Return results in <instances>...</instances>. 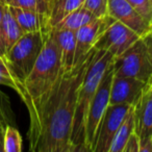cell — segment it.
I'll return each instance as SVG.
<instances>
[{"instance_id":"1","label":"cell","mask_w":152,"mask_h":152,"mask_svg":"<svg viewBox=\"0 0 152 152\" xmlns=\"http://www.w3.org/2000/svg\"><path fill=\"white\" fill-rule=\"evenodd\" d=\"M94 53L95 48L83 65L58 77L37 120L28 128L31 152H73L71 132L77 92Z\"/></svg>"},{"instance_id":"2","label":"cell","mask_w":152,"mask_h":152,"mask_svg":"<svg viewBox=\"0 0 152 152\" xmlns=\"http://www.w3.org/2000/svg\"><path fill=\"white\" fill-rule=\"evenodd\" d=\"M61 56L53 29L45 34L41 53L30 73L22 83L20 98L29 114V125L37 120L43 105L63 74Z\"/></svg>"},{"instance_id":"3","label":"cell","mask_w":152,"mask_h":152,"mask_svg":"<svg viewBox=\"0 0 152 152\" xmlns=\"http://www.w3.org/2000/svg\"><path fill=\"white\" fill-rule=\"evenodd\" d=\"M114 61L110 53L96 50L77 92L71 132L73 152H86V124L89 108L106 69Z\"/></svg>"},{"instance_id":"4","label":"cell","mask_w":152,"mask_h":152,"mask_svg":"<svg viewBox=\"0 0 152 152\" xmlns=\"http://www.w3.org/2000/svg\"><path fill=\"white\" fill-rule=\"evenodd\" d=\"M115 75L128 76L148 83L152 79V31L139 38L126 51L114 57Z\"/></svg>"},{"instance_id":"5","label":"cell","mask_w":152,"mask_h":152,"mask_svg":"<svg viewBox=\"0 0 152 152\" xmlns=\"http://www.w3.org/2000/svg\"><path fill=\"white\" fill-rule=\"evenodd\" d=\"M44 41L45 36L42 31L24 34L7 53V61L21 86L34 68Z\"/></svg>"},{"instance_id":"6","label":"cell","mask_w":152,"mask_h":152,"mask_svg":"<svg viewBox=\"0 0 152 152\" xmlns=\"http://www.w3.org/2000/svg\"><path fill=\"white\" fill-rule=\"evenodd\" d=\"M113 75L114 71L112 63L106 69L89 108L86 124V152H94L98 129L106 108L110 104V92Z\"/></svg>"},{"instance_id":"7","label":"cell","mask_w":152,"mask_h":152,"mask_svg":"<svg viewBox=\"0 0 152 152\" xmlns=\"http://www.w3.org/2000/svg\"><path fill=\"white\" fill-rule=\"evenodd\" d=\"M141 37L121 22L115 20L94 44L96 50L110 53L114 57L126 51Z\"/></svg>"},{"instance_id":"8","label":"cell","mask_w":152,"mask_h":152,"mask_svg":"<svg viewBox=\"0 0 152 152\" xmlns=\"http://www.w3.org/2000/svg\"><path fill=\"white\" fill-rule=\"evenodd\" d=\"M114 21V18H112L110 15H106L101 18H96L75 31L76 48L73 68L79 67L87 61L92 49L94 48L96 41L105 30V28Z\"/></svg>"},{"instance_id":"9","label":"cell","mask_w":152,"mask_h":152,"mask_svg":"<svg viewBox=\"0 0 152 152\" xmlns=\"http://www.w3.org/2000/svg\"><path fill=\"white\" fill-rule=\"evenodd\" d=\"M131 106L128 104H108L98 129L94 152H108L113 139Z\"/></svg>"},{"instance_id":"10","label":"cell","mask_w":152,"mask_h":152,"mask_svg":"<svg viewBox=\"0 0 152 152\" xmlns=\"http://www.w3.org/2000/svg\"><path fill=\"white\" fill-rule=\"evenodd\" d=\"M134 132L140 142L152 137V79L146 83L139 99L133 104Z\"/></svg>"},{"instance_id":"11","label":"cell","mask_w":152,"mask_h":152,"mask_svg":"<svg viewBox=\"0 0 152 152\" xmlns=\"http://www.w3.org/2000/svg\"><path fill=\"white\" fill-rule=\"evenodd\" d=\"M107 15L144 37L152 31V27L126 0H107Z\"/></svg>"},{"instance_id":"12","label":"cell","mask_w":152,"mask_h":152,"mask_svg":"<svg viewBox=\"0 0 152 152\" xmlns=\"http://www.w3.org/2000/svg\"><path fill=\"white\" fill-rule=\"evenodd\" d=\"M146 83L128 76L113 75L110 92V104L133 105L139 99Z\"/></svg>"},{"instance_id":"13","label":"cell","mask_w":152,"mask_h":152,"mask_svg":"<svg viewBox=\"0 0 152 152\" xmlns=\"http://www.w3.org/2000/svg\"><path fill=\"white\" fill-rule=\"evenodd\" d=\"M9 9L15 17L16 21L18 22L23 34L42 31L45 36L51 30L45 19L38 12L26 10L23 7H16V5H9Z\"/></svg>"},{"instance_id":"14","label":"cell","mask_w":152,"mask_h":152,"mask_svg":"<svg viewBox=\"0 0 152 152\" xmlns=\"http://www.w3.org/2000/svg\"><path fill=\"white\" fill-rule=\"evenodd\" d=\"M52 29L54 31L57 47H58L61 70L64 73H67L73 69L74 65L76 48L75 31L68 29H56V28H52Z\"/></svg>"},{"instance_id":"15","label":"cell","mask_w":152,"mask_h":152,"mask_svg":"<svg viewBox=\"0 0 152 152\" xmlns=\"http://www.w3.org/2000/svg\"><path fill=\"white\" fill-rule=\"evenodd\" d=\"M0 34L2 38L7 53L16 44V42L24 34L18 22L16 21L15 17L10 11L9 5H7L4 9L2 21L0 24Z\"/></svg>"},{"instance_id":"16","label":"cell","mask_w":152,"mask_h":152,"mask_svg":"<svg viewBox=\"0 0 152 152\" xmlns=\"http://www.w3.org/2000/svg\"><path fill=\"white\" fill-rule=\"evenodd\" d=\"M96 19V17L83 5L74 10L71 13L66 15L54 27L56 29H68L72 31H77L80 27L88 24L89 22Z\"/></svg>"},{"instance_id":"17","label":"cell","mask_w":152,"mask_h":152,"mask_svg":"<svg viewBox=\"0 0 152 152\" xmlns=\"http://www.w3.org/2000/svg\"><path fill=\"white\" fill-rule=\"evenodd\" d=\"M132 132H134V116H133V106H131L117 130L108 152H123L125 145Z\"/></svg>"},{"instance_id":"18","label":"cell","mask_w":152,"mask_h":152,"mask_svg":"<svg viewBox=\"0 0 152 152\" xmlns=\"http://www.w3.org/2000/svg\"><path fill=\"white\" fill-rule=\"evenodd\" d=\"M83 1L85 0H55L49 19L50 27H54L66 15L81 7Z\"/></svg>"},{"instance_id":"19","label":"cell","mask_w":152,"mask_h":152,"mask_svg":"<svg viewBox=\"0 0 152 152\" xmlns=\"http://www.w3.org/2000/svg\"><path fill=\"white\" fill-rule=\"evenodd\" d=\"M22 137L19 130L12 125H5L3 132L2 151L3 152H21L22 151Z\"/></svg>"},{"instance_id":"20","label":"cell","mask_w":152,"mask_h":152,"mask_svg":"<svg viewBox=\"0 0 152 152\" xmlns=\"http://www.w3.org/2000/svg\"><path fill=\"white\" fill-rule=\"evenodd\" d=\"M152 27V5L150 0H126Z\"/></svg>"},{"instance_id":"21","label":"cell","mask_w":152,"mask_h":152,"mask_svg":"<svg viewBox=\"0 0 152 152\" xmlns=\"http://www.w3.org/2000/svg\"><path fill=\"white\" fill-rule=\"evenodd\" d=\"M83 7H87L96 18L107 15V0H85Z\"/></svg>"},{"instance_id":"22","label":"cell","mask_w":152,"mask_h":152,"mask_svg":"<svg viewBox=\"0 0 152 152\" xmlns=\"http://www.w3.org/2000/svg\"><path fill=\"white\" fill-rule=\"evenodd\" d=\"M0 74H1V75H3V76H5V77H9V78H11V79H13V80H15L16 83H17L18 85L20 86V87H22L21 83H20V81L18 80L17 76L15 75L14 71L12 70L11 65H10V63H9V61H7V58H3V57H0ZM20 94H21V93H20Z\"/></svg>"},{"instance_id":"23","label":"cell","mask_w":152,"mask_h":152,"mask_svg":"<svg viewBox=\"0 0 152 152\" xmlns=\"http://www.w3.org/2000/svg\"><path fill=\"white\" fill-rule=\"evenodd\" d=\"M16 7H23V9L26 10H31V11H36L42 16L41 14V9H40V3H39V0H16L15 4ZM43 17V16H42ZM44 18V17H43ZM46 21V20H45ZM48 24V23H47ZM50 27V26H49ZM51 28V27H50Z\"/></svg>"},{"instance_id":"24","label":"cell","mask_w":152,"mask_h":152,"mask_svg":"<svg viewBox=\"0 0 152 152\" xmlns=\"http://www.w3.org/2000/svg\"><path fill=\"white\" fill-rule=\"evenodd\" d=\"M55 0H39V3H40V9H41V14L44 17V19L46 20V22L49 24V19H50L51 12H52L53 5H54Z\"/></svg>"},{"instance_id":"25","label":"cell","mask_w":152,"mask_h":152,"mask_svg":"<svg viewBox=\"0 0 152 152\" xmlns=\"http://www.w3.org/2000/svg\"><path fill=\"white\" fill-rule=\"evenodd\" d=\"M123 152H140V137L135 132L131 133Z\"/></svg>"},{"instance_id":"26","label":"cell","mask_w":152,"mask_h":152,"mask_svg":"<svg viewBox=\"0 0 152 152\" xmlns=\"http://www.w3.org/2000/svg\"><path fill=\"white\" fill-rule=\"evenodd\" d=\"M0 86H5V87L12 88V89L17 92L18 95H20V93H21V87L15 80L9 78V77H5V76L1 75V74H0Z\"/></svg>"},{"instance_id":"27","label":"cell","mask_w":152,"mask_h":152,"mask_svg":"<svg viewBox=\"0 0 152 152\" xmlns=\"http://www.w3.org/2000/svg\"><path fill=\"white\" fill-rule=\"evenodd\" d=\"M140 152H152V137L140 142Z\"/></svg>"},{"instance_id":"28","label":"cell","mask_w":152,"mask_h":152,"mask_svg":"<svg viewBox=\"0 0 152 152\" xmlns=\"http://www.w3.org/2000/svg\"><path fill=\"white\" fill-rule=\"evenodd\" d=\"M0 57L7 58V51H5V47H4V44H3L1 34H0Z\"/></svg>"},{"instance_id":"29","label":"cell","mask_w":152,"mask_h":152,"mask_svg":"<svg viewBox=\"0 0 152 152\" xmlns=\"http://www.w3.org/2000/svg\"><path fill=\"white\" fill-rule=\"evenodd\" d=\"M5 126H3L2 122L0 121V151H2V141H3V132H4Z\"/></svg>"},{"instance_id":"30","label":"cell","mask_w":152,"mask_h":152,"mask_svg":"<svg viewBox=\"0 0 152 152\" xmlns=\"http://www.w3.org/2000/svg\"><path fill=\"white\" fill-rule=\"evenodd\" d=\"M7 5L4 3L0 2V24H1V21H2V17H3V13H4V9Z\"/></svg>"},{"instance_id":"31","label":"cell","mask_w":152,"mask_h":152,"mask_svg":"<svg viewBox=\"0 0 152 152\" xmlns=\"http://www.w3.org/2000/svg\"><path fill=\"white\" fill-rule=\"evenodd\" d=\"M16 0H0V2L4 3L5 5H14Z\"/></svg>"},{"instance_id":"32","label":"cell","mask_w":152,"mask_h":152,"mask_svg":"<svg viewBox=\"0 0 152 152\" xmlns=\"http://www.w3.org/2000/svg\"><path fill=\"white\" fill-rule=\"evenodd\" d=\"M150 2H151V5H152V0H150Z\"/></svg>"}]
</instances>
